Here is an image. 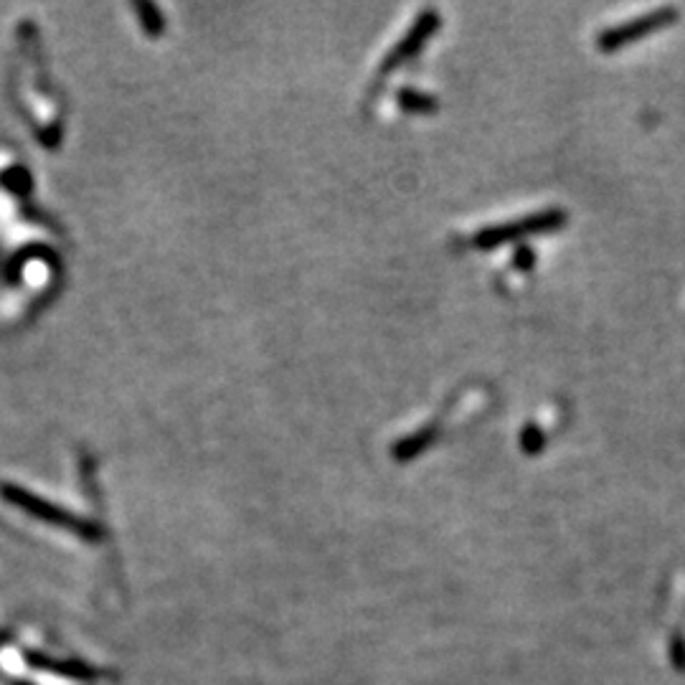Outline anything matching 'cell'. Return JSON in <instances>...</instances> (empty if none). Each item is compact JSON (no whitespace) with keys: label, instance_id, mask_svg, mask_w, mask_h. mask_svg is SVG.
<instances>
[{"label":"cell","instance_id":"1","mask_svg":"<svg viewBox=\"0 0 685 685\" xmlns=\"http://www.w3.org/2000/svg\"><path fill=\"white\" fill-rule=\"evenodd\" d=\"M673 16H675V11H670V8H660V11L645 13V16H637V18H632V21L620 23V26L607 28L604 33H599V41H597L599 49L614 51L625 44H632V41H637L640 36H645V33H653V31H658V28L668 26V23L673 21Z\"/></svg>","mask_w":685,"mask_h":685},{"label":"cell","instance_id":"2","mask_svg":"<svg viewBox=\"0 0 685 685\" xmlns=\"http://www.w3.org/2000/svg\"><path fill=\"white\" fill-rule=\"evenodd\" d=\"M561 224V211H541V214H531L526 219H518L513 224L493 226V229H485L475 236V247H495V244H503L508 239H516V236L533 234V231H546L551 226Z\"/></svg>","mask_w":685,"mask_h":685}]
</instances>
